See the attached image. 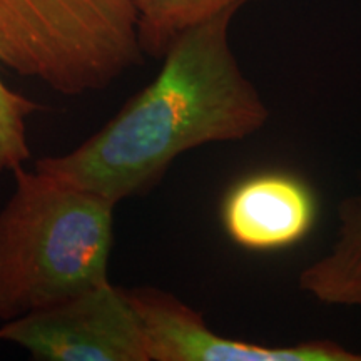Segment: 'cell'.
Here are the masks:
<instances>
[{"label": "cell", "mask_w": 361, "mask_h": 361, "mask_svg": "<svg viewBox=\"0 0 361 361\" xmlns=\"http://www.w3.org/2000/svg\"><path fill=\"white\" fill-rule=\"evenodd\" d=\"M0 209V319L111 283L114 209L101 194L25 166Z\"/></svg>", "instance_id": "7a4b0ae2"}, {"label": "cell", "mask_w": 361, "mask_h": 361, "mask_svg": "<svg viewBox=\"0 0 361 361\" xmlns=\"http://www.w3.org/2000/svg\"><path fill=\"white\" fill-rule=\"evenodd\" d=\"M258 0H133L144 56L162 59L186 30Z\"/></svg>", "instance_id": "52a82bcc"}, {"label": "cell", "mask_w": 361, "mask_h": 361, "mask_svg": "<svg viewBox=\"0 0 361 361\" xmlns=\"http://www.w3.org/2000/svg\"><path fill=\"white\" fill-rule=\"evenodd\" d=\"M238 11L179 35L151 84L82 144L40 157L35 169L119 204L154 189L191 149L245 141L263 129L269 109L231 47Z\"/></svg>", "instance_id": "6da1fadb"}, {"label": "cell", "mask_w": 361, "mask_h": 361, "mask_svg": "<svg viewBox=\"0 0 361 361\" xmlns=\"http://www.w3.org/2000/svg\"><path fill=\"white\" fill-rule=\"evenodd\" d=\"M42 106L8 87L0 78V173H12L32 157L27 121Z\"/></svg>", "instance_id": "ba28073f"}, {"label": "cell", "mask_w": 361, "mask_h": 361, "mask_svg": "<svg viewBox=\"0 0 361 361\" xmlns=\"http://www.w3.org/2000/svg\"><path fill=\"white\" fill-rule=\"evenodd\" d=\"M338 219H340V226L361 228V178L358 191L341 202L340 211H338Z\"/></svg>", "instance_id": "9c48e42d"}, {"label": "cell", "mask_w": 361, "mask_h": 361, "mask_svg": "<svg viewBox=\"0 0 361 361\" xmlns=\"http://www.w3.org/2000/svg\"><path fill=\"white\" fill-rule=\"evenodd\" d=\"M223 228L247 251H279L308 236L316 221V200L298 176L268 171L239 180L221 206Z\"/></svg>", "instance_id": "8992f818"}, {"label": "cell", "mask_w": 361, "mask_h": 361, "mask_svg": "<svg viewBox=\"0 0 361 361\" xmlns=\"http://www.w3.org/2000/svg\"><path fill=\"white\" fill-rule=\"evenodd\" d=\"M141 319L149 361H361L336 341L268 346L218 335L204 316L159 288H128Z\"/></svg>", "instance_id": "5b68a950"}, {"label": "cell", "mask_w": 361, "mask_h": 361, "mask_svg": "<svg viewBox=\"0 0 361 361\" xmlns=\"http://www.w3.org/2000/svg\"><path fill=\"white\" fill-rule=\"evenodd\" d=\"M0 341L16 343L34 360L149 361L128 288L112 283L4 322Z\"/></svg>", "instance_id": "277c9868"}, {"label": "cell", "mask_w": 361, "mask_h": 361, "mask_svg": "<svg viewBox=\"0 0 361 361\" xmlns=\"http://www.w3.org/2000/svg\"><path fill=\"white\" fill-rule=\"evenodd\" d=\"M142 59L133 0H0V66L59 94L107 89Z\"/></svg>", "instance_id": "3957f363"}]
</instances>
